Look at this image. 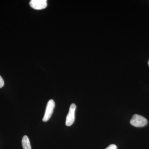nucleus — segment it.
<instances>
[{
  "instance_id": "nucleus-5",
  "label": "nucleus",
  "mask_w": 149,
  "mask_h": 149,
  "mask_svg": "<svg viewBox=\"0 0 149 149\" xmlns=\"http://www.w3.org/2000/svg\"><path fill=\"white\" fill-rule=\"evenodd\" d=\"M22 143L23 149H31L29 138L27 136H23L22 141Z\"/></svg>"
},
{
  "instance_id": "nucleus-2",
  "label": "nucleus",
  "mask_w": 149,
  "mask_h": 149,
  "mask_svg": "<svg viewBox=\"0 0 149 149\" xmlns=\"http://www.w3.org/2000/svg\"><path fill=\"white\" fill-rule=\"evenodd\" d=\"M55 106V104L54 100H50L48 102L45 115L42 120L44 122H47L50 118L53 113L54 109Z\"/></svg>"
},
{
  "instance_id": "nucleus-7",
  "label": "nucleus",
  "mask_w": 149,
  "mask_h": 149,
  "mask_svg": "<svg viewBox=\"0 0 149 149\" xmlns=\"http://www.w3.org/2000/svg\"><path fill=\"white\" fill-rule=\"evenodd\" d=\"M4 85V82L2 77L0 75V88H2Z\"/></svg>"
},
{
  "instance_id": "nucleus-6",
  "label": "nucleus",
  "mask_w": 149,
  "mask_h": 149,
  "mask_svg": "<svg viewBox=\"0 0 149 149\" xmlns=\"http://www.w3.org/2000/svg\"><path fill=\"white\" fill-rule=\"evenodd\" d=\"M105 149H117V146L114 144H111Z\"/></svg>"
},
{
  "instance_id": "nucleus-1",
  "label": "nucleus",
  "mask_w": 149,
  "mask_h": 149,
  "mask_svg": "<svg viewBox=\"0 0 149 149\" xmlns=\"http://www.w3.org/2000/svg\"><path fill=\"white\" fill-rule=\"evenodd\" d=\"M130 124L136 127H143L148 124V120L143 116L139 114L133 116L130 121Z\"/></svg>"
},
{
  "instance_id": "nucleus-8",
  "label": "nucleus",
  "mask_w": 149,
  "mask_h": 149,
  "mask_svg": "<svg viewBox=\"0 0 149 149\" xmlns=\"http://www.w3.org/2000/svg\"><path fill=\"white\" fill-rule=\"evenodd\" d=\"M148 65L149 66V61L148 62Z\"/></svg>"
},
{
  "instance_id": "nucleus-3",
  "label": "nucleus",
  "mask_w": 149,
  "mask_h": 149,
  "mask_svg": "<svg viewBox=\"0 0 149 149\" xmlns=\"http://www.w3.org/2000/svg\"><path fill=\"white\" fill-rule=\"evenodd\" d=\"M76 105L74 104H71L70 107L69 112L67 116L65 125L68 126H70L73 124L75 119L74 113L76 109Z\"/></svg>"
},
{
  "instance_id": "nucleus-4",
  "label": "nucleus",
  "mask_w": 149,
  "mask_h": 149,
  "mask_svg": "<svg viewBox=\"0 0 149 149\" xmlns=\"http://www.w3.org/2000/svg\"><path fill=\"white\" fill-rule=\"evenodd\" d=\"M29 5L32 8L39 10L45 8L47 4V0H32L29 2Z\"/></svg>"
}]
</instances>
